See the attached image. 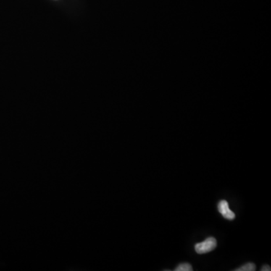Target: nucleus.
<instances>
[{
	"label": "nucleus",
	"mask_w": 271,
	"mask_h": 271,
	"mask_svg": "<svg viewBox=\"0 0 271 271\" xmlns=\"http://www.w3.org/2000/svg\"><path fill=\"white\" fill-rule=\"evenodd\" d=\"M217 246V241L214 237H208L204 241L195 244V251L198 254L202 255L212 251Z\"/></svg>",
	"instance_id": "f257e3e1"
},
{
	"label": "nucleus",
	"mask_w": 271,
	"mask_h": 271,
	"mask_svg": "<svg viewBox=\"0 0 271 271\" xmlns=\"http://www.w3.org/2000/svg\"><path fill=\"white\" fill-rule=\"evenodd\" d=\"M218 209L222 216L227 220H234L236 217L235 212H232L229 208L228 203L225 200L219 201V204H218Z\"/></svg>",
	"instance_id": "f03ea898"
},
{
	"label": "nucleus",
	"mask_w": 271,
	"mask_h": 271,
	"mask_svg": "<svg viewBox=\"0 0 271 271\" xmlns=\"http://www.w3.org/2000/svg\"><path fill=\"white\" fill-rule=\"evenodd\" d=\"M256 270V266L254 263H247L244 265L241 266L239 268L236 269L235 271H254Z\"/></svg>",
	"instance_id": "7ed1b4c3"
},
{
	"label": "nucleus",
	"mask_w": 271,
	"mask_h": 271,
	"mask_svg": "<svg viewBox=\"0 0 271 271\" xmlns=\"http://www.w3.org/2000/svg\"><path fill=\"white\" fill-rule=\"evenodd\" d=\"M192 267L191 264L188 263H182L180 265L177 266V268L175 269V271H192Z\"/></svg>",
	"instance_id": "20e7f679"
},
{
	"label": "nucleus",
	"mask_w": 271,
	"mask_h": 271,
	"mask_svg": "<svg viewBox=\"0 0 271 271\" xmlns=\"http://www.w3.org/2000/svg\"><path fill=\"white\" fill-rule=\"evenodd\" d=\"M261 271H270L271 268H270V266L267 265V264H265V265L262 266V267H261Z\"/></svg>",
	"instance_id": "39448f33"
}]
</instances>
